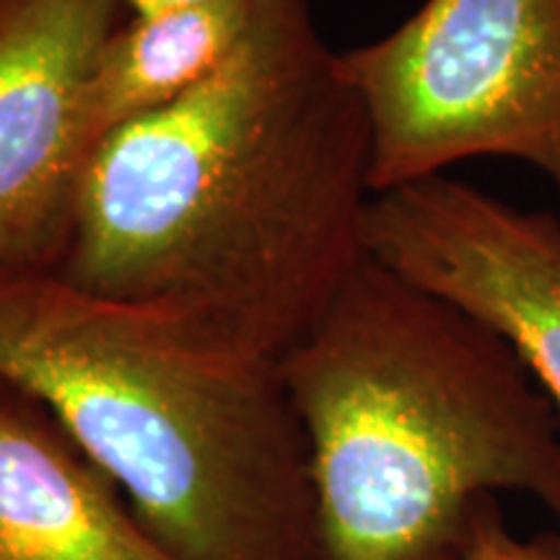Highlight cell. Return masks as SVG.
I'll list each match as a JSON object with an SVG mask.
<instances>
[{
  "label": "cell",
  "mask_w": 560,
  "mask_h": 560,
  "mask_svg": "<svg viewBox=\"0 0 560 560\" xmlns=\"http://www.w3.org/2000/svg\"><path fill=\"white\" fill-rule=\"evenodd\" d=\"M0 382L52 412L172 560H317L278 355L58 270L0 268Z\"/></svg>",
  "instance_id": "3957f363"
},
{
  "label": "cell",
  "mask_w": 560,
  "mask_h": 560,
  "mask_svg": "<svg viewBox=\"0 0 560 560\" xmlns=\"http://www.w3.org/2000/svg\"><path fill=\"white\" fill-rule=\"evenodd\" d=\"M371 136L312 0L91 156L58 272L285 359L366 260Z\"/></svg>",
  "instance_id": "6da1fadb"
},
{
  "label": "cell",
  "mask_w": 560,
  "mask_h": 560,
  "mask_svg": "<svg viewBox=\"0 0 560 560\" xmlns=\"http://www.w3.org/2000/svg\"><path fill=\"white\" fill-rule=\"evenodd\" d=\"M117 0H0V268L58 270L91 151L83 102Z\"/></svg>",
  "instance_id": "8992f818"
},
{
  "label": "cell",
  "mask_w": 560,
  "mask_h": 560,
  "mask_svg": "<svg viewBox=\"0 0 560 560\" xmlns=\"http://www.w3.org/2000/svg\"><path fill=\"white\" fill-rule=\"evenodd\" d=\"M0 560H172L52 412L3 382Z\"/></svg>",
  "instance_id": "52a82bcc"
},
{
  "label": "cell",
  "mask_w": 560,
  "mask_h": 560,
  "mask_svg": "<svg viewBox=\"0 0 560 560\" xmlns=\"http://www.w3.org/2000/svg\"><path fill=\"white\" fill-rule=\"evenodd\" d=\"M462 560H560V529L545 535H514L499 495H486L472 511Z\"/></svg>",
  "instance_id": "9c48e42d"
},
{
  "label": "cell",
  "mask_w": 560,
  "mask_h": 560,
  "mask_svg": "<svg viewBox=\"0 0 560 560\" xmlns=\"http://www.w3.org/2000/svg\"><path fill=\"white\" fill-rule=\"evenodd\" d=\"M338 60L366 112L374 195L472 159L560 187V0H423Z\"/></svg>",
  "instance_id": "277c9868"
},
{
  "label": "cell",
  "mask_w": 560,
  "mask_h": 560,
  "mask_svg": "<svg viewBox=\"0 0 560 560\" xmlns=\"http://www.w3.org/2000/svg\"><path fill=\"white\" fill-rule=\"evenodd\" d=\"M125 13L130 16H151V13L174 11V9H190V5L215 3V0H117Z\"/></svg>",
  "instance_id": "30bf717a"
},
{
  "label": "cell",
  "mask_w": 560,
  "mask_h": 560,
  "mask_svg": "<svg viewBox=\"0 0 560 560\" xmlns=\"http://www.w3.org/2000/svg\"><path fill=\"white\" fill-rule=\"evenodd\" d=\"M369 257L501 332L560 418V221L446 174L374 195Z\"/></svg>",
  "instance_id": "5b68a950"
},
{
  "label": "cell",
  "mask_w": 560,
  "mask_h": 560,
  "mask_svg": "<svg viewBox=\"0 0 560 560\" xmlns=\"http://www.w3.org/2000/svg\"><path fill=\"white\" fill-rule=\"evenodd\" d=\"M317 560H462L480 499L560 527V418L514 346L366 257L283 359Z\"/></svg>",
  "instance_id": "7a4b0ae2"
},
{
  "label": "cell",
  "mask_w": 560,
  "mask_h": 560,
  "mask_svg": "<svg viewBox=\"0 0 560 560\" xmlns=\"http://www.w3.org/2000/svg\"><path fill=\"white\" fill-rule=\"evenodd\" d=\"M262 3L215 0L122 19L89 75L83 130L91 156L109 136L170 109L213 79L247 37Z\"/></svg>",
  "instance_id": "ba28073f"
}]
</instances>
